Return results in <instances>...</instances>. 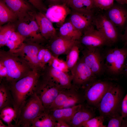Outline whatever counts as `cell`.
I'll use <instances>...</instances> for the list:
<instances>
[{
	"label": "cell",
	"mask_w": 127,
	"mask_h": 127,
	"mask_svg": "<svg viewBox=\"0 0 127 127\" xmlns=\"http://www.w3.org/2000/svg\"><path fill=\"white\" fill-rule=\"evenodd\" d=\"M40 74L35 70L13 83L9 87L13 106L18 112L28 97L33 92Z\"/></svg>",
	"instance_id": "6da1fadb"
},
{
	"label": "cell",
	"mask_w": 127,
	"mask_h": 127,
	"mask_svg": "<svg viewBox=\"0 0 127 127\" xmlns=\"http://www.w3.org/2000/svg\"><path fill=\"white\" fill-rule=\"evenodd\" d=\"M124 96L120 87L113 83L97 107L100 115L105 118L121 115V103Z\"/></svg>",
	"instance_id": "7a4b0ae2"
},
{
	"label": "cell",
	"mask_w": 127,
	"mask_h": 127,
	"mask_svg": "<svg viewBox=\"0 0 127 127\" xmlns=\"http://www.w3.org/2000/svg\"><path fill=\"white\" fill-rule=\"evenodd\" d=\"M104 73L112 76L123 74L126 67L127 48L126 46L121 48H108L103 51Z\"/></svg>",
	"instance_id": "3957f363"
},
{
	"label": "cell",
	"mask_w": 127,
	"mask_h": 127,
	"mask_svg": "<svg viewBox=\"0 0 127 127\" xmlns=\"http://www.w3.org/2000/svg\"><path fill=\"white\" fill-rule=\"evenodd\" d=\"M45 109L40 99L33 92L20 109L16 127H31L35 119Z\"/></svg>",
	"instance_id": "277c9868"
},
{
	"label": "cell",
	"mask_w": 127,
	"mask_h": 127,
	"mask_svg": "<svg viewBox=\"0 0 127 127\" xmlns=\"http://www.w3.org/2000/svg\"><path fill=\"white\" fill-rule=\"evenodd\" d=\"M73 86L62 89L52 103L47 109L49 110L72 107L83 104L85 101L83 92Z\"/></svg>",
	"instance_id": "5b68a950"
},
{
	"label": "cell",
	"mask_w": 127,
	"mask_h": 127,
	"mask_svg": "<svg viewBox=\"0 0 127 127\" xmlns=\"http://www.w3.org/2000/svg\"><path fill=\"white\" fill-rule=\"evenodd\" d=\"M42 80L39 79L34 92L41 101L45 109H48L58 94L61 89L51 79L43 75Z\"/></svg>",
	"instance_id": "8992f818"
},
{
	"label": "cell",
	"mask_w": 127,
	"mask_h": 127,
	"mask_svg": "<svg viewBox=\"0 0 127 127\" xmlns=\"http://www.w3.org/2000/svg\"><path fill=\"white\" fill-rule=\"evenodd\" d=\"M72 86L83 90L87 85L97 79V76L81 58L70 70Z\"/></svg>",
	"instance_id": "52a82bcc"
},
{
	"label": "cell",
	"mask_w": 127,
	"mask_h": 127,
	"mask_svg": "<svg viewBox=\"0 0 127 127\" xmlns=\"http://www.w3.org/2000/svg\"><path fill=\"white\" fill-rule=\"evenodd\" d=\"M112 83L107 81L97 79L86 86L83 91L87 104L92 107H97Z\"/></svg>",
	"instance_id": "ba28073f"
},
{
	"label": "cell",
	"mask_w": 127,
	"mask_h": 127,
	"mask_svg": "<svg viewBox=\"0 0 127 127\" xmlns=\"http://www.w3.org/2000/svg\"><path fill=\"white\" fill-rule=\"evenodd\" d=\"M94 24L95 29L105 38L110 47L118 41L120 36L117 27L105 14L98 11L95 16Z\"/></svg>",
	"instance_id": "9c48e42d"
},
{
	"label": "cell",
	"mask_w": 127,
	"mask_h": 127,
	"mask_svg": "<svg viewBox=\"0 0 127 127\" xmlns=\"http://www.w3.org/2000/svg\"><path fill=\"white\" fill-rule=\"evenodd\" d=\"M103 48H82L81 57L97 76L104 73V58Z\"/></svg>",
	"instance_id": "30bf717a"
},
{
	"label": "cell",
	"mask_w": 127,
	"mask_h": 127,
	"mask_svg": "<svg viewBox=\"0 0 127 127\" xmlns=\"http://www.w3.org/2000/svg\"><path fill=\"white\" fill-rule=\"evenodd\" d=\"M16 15L18 21L26 22L34 18L35 9L26 0H2Z\"/></svg>",
	"instance_id": "8fae6325"
},
{
	"label": "cell",
	"mask_w": 127,
	"mask_h": 127,
	"mask_svg": "<svg viewBox=\"0 0 127 127\" xmlns=\"http://www.w3.org/2000/svg\"><path fill=\"white\" fill-rule=\"evenodd\" d=\"M69 21L77 29L84 32L95 28L94 21L97 11L86 12L72 10Z\"/></svg>",
	"instance_id": "7c38bea8"
},
{
	"label": "cell",
	"mask_w": 127,
	"mask_h": 127,
	"mask_svg": "<svg viewBox=\"0 0 127 127\" xmlns=\"http://www.w3.org/2000/svg\"><path fill=\"white\" fill-rule=\"evenodd\" d=\"M82 48H103L110 47L103 35L95 28L83 33L79 41Z\"/></svg>",
	"instance_id": "4fadbf2b"
},
{
	"label": "cell",
	"mask_w": 127,
	"mask_h": 127,
	"mask_svg": "<svg viewBox=\"0 0 127 127\" xmlns=\"http://www.w3.org/2000/svg\"><path fill=\"white\" fill-rule=\"evenodd\" d=\"M44 69L45 71L43 75L51 79L61 89L69 88L72 87L71 74L57 70L48 65Z\"/></svg>",
	"instance_id": "5bb4252c"
},
{
	"label": "cell",
	"mask_w": 127,
	"mask_h": 127,
	"mask_svg": "<svg viewBox=\"0 0 127 127\" xmlns=\"http://www.w3.org/2000/svg\"><path fill=\"white\" fill-rule=\"evenodd\" d=\"M71 11L68 6L64 3L49 6L44 14L52 23L61 25L64 23L66 18L70 14Z\"/></svg>",
	"instance_id": "9a60e30c"
},
{
	"label": "cell",
	"mask_w": 127,
	"mask_h": 127,
	"mask_svg": "<svg viewBox=\"0 0 127 127\" xmlns=\"http://www.w3.org/2000/svg\"><path fill=\"white\" fill-rule=\"evenodd\" d=\"M34 18L40 33L44 39L49 41L57 35L56 30L52 23L46 17L44 13L36 12Z\"/></svg>",
	"instance_id": "2e32d148"
},
{
	"label": "cell",
	"mask_w": 127,
	"mask_h": 127,
	"mask_svg": "<svg viewBox=\"0 0 127 127\" xmlns=\"http://www.w3.org/2000/svg\"><path fill=\"white\" fill-rule=\"evenodd\" d=\"M69 40L58 35L49 41L47 47L54 56L58 57L66 54L71 48L78 41Z\"/></svg>",
	"instance_id": "e0dca14e"
},
{
	"label": "cell",
	"mask_w": 127,
	"mask_h": 127,
	"mask_svg": "<svg viewBox=\"0 0 127 127\" xmlns=\"http://www.w3.org/2000/svg\"><path fill=\"white\" fill-rule=\"evenodd\" d=\"M0 61L6 69V77L8 79L17 81L27 75L25 74L24 67L13 59L2 56Z\"/></svg>",
	"instance_id": "ac0fdd59"
},
{
	"label": "cell",
	"mask_w": 127,
	"mask_h": 127,
	"mask_svg": "<svg viewBox=\"0 0 127 127\" xmlns=\"http://www.w3.org/2000/svg\"><path fill=\"white\" fill-rule=\"evenodd\" d=\"M92 107L87 104H83L71 119L69 124L71 127H82L85 122L95 116V111Z\"/></svg>",
	"instance_id": "d6986e66"
},
{
	"label": "cell",
	"mask_w": 127,
	"mask_h": 127,
	"mask_svg": "<svg viewBox=\"0 0 127 127\" xmlns=\"http://www.w3.org/2000/svg\"><path fill=\"white\" fill-rule=\"evenodd\" d=\"M107 11L106 15L116 27L122 28L124 26L127 19L125 9L121 6L113 4Z\"/></svg>",
	"instance_id": "ffe728a7"
},
{
	"label": "cell",
	"mask_w": 127,
	"mask_h": 127,
	"mask_svg": "<svg viewBox=\"0 0 127 127\" xmlns=\"http://www.w3.org/2000/svg\"><path fill=\"white\" fill-rule=\"evenodd\" d=\"M82 104L68 107L49 110L50 114L55 120H62L69 125L72 118L80 108Z\"/></svg>",
	"instance_id": "44dd1931"
},
{
	"label": "cell",
	"mask_w": 127,
	"mask_h": 127,
	"mask_svg": "<svg viewBox=\"0 0 127 127\" xmlns=\"http://www.w3.org/2000/svg\"><path fill=\"white\" fill-rule=\"evenodd\" d=\"M57 35L68 39L79 41L83 33L76 28L69 21L64 23L61 25Z\"/></svg>",
	"instance_id": "7402d4cb"
},
{
	"label": "cell",
	"mask_w": 127,
	"mask_h": 127,
	"mask_svg": "<svg viewBox=\"0 0 127 127\" xmlns=\"http://www.w3.org/2000/svg\"><path fill=\"white\" fill-rule=\"evenodd\" d=\"M40 47L36 43L23 46V51L26 57L34 68L35 70L38 71L40 68L37 58V55Z\"/></svg>",
	"instance_id": "603a6c76"
},
{
	"label": "cell",
	"mask_w": 127,
	"mask_h": 127,
	"mask_svg": "<svg viewBox=\"0 0 127 127\" xmlns=\"http://www.w3.org/2000/svg\"><path fill=\"white\" fill-rule=\"evenodd\" d=\"M67 5L72 10L81 12L95 11L98 10L93 0H71Z\"/></svg>",
	"instance_id": "cb8c5ba5"
},
{
	"label": "cell",
	"mask_w": 127,
	"mask_h": 127,
	"mask_svg": "<svg viewBox=\"0 0 127 127\" xmlns=\"http://www.w3.org/2000/svg\"><path fill=\"white\" fill-rule=\"evenodd\" d=\"M18 116V112L12 106H7L0 111V118L8 127H15L13 124V122L17 127Z\"/></svg>",
	"instance_id": "d4e9b609"
},
{
	"label": "cell",
	"mask_w": 127,
	"mask_h": 127,
	"mask_svg": "<svg viewBox=\"0 0 127 127\" xmlns=\"http://www.w3.org/2000/svg\"><path fill=\"white\" fill-rule=\"evenodd\" d=\"M55 121L49 110L45 109L35 119L31 127H55Z\"/></svg>",
	"instance_id": "484cf974"
},
{
	"label": "cell",
	"mask_w": 127,
	"mask_h": 127,
	"mask_svg": "<svg viewBox=\"0 0 127 127\" xmlns=\"http://www.w3.org/2000/svg\"><path fill=\"white\" fill-rule=\"evenodd\" d=\"M82 48L81 46L78 41L66 54L65 61L70 71L75 66L79 60V53Z\"/></svg>",
	"instance_id": "4316f807"
},
{
	"label": "cell",
	"mask_w": 127,
	"mask_h": 127,
	"mask_svg": "<svg viewBox=\"0 0 127 127\" xmlns=\"http://www.w3.org/2000/svg\"><path fill=\"white\" fill-rule=\"evenodd\" d=\"M17 20L16 15L3 1L0 0V24L2 25L8 23H13Z\"/></svg>",
	"instance_id": "83f0119b"
},
{
	"label": "cell",
	"mask_w": 127,
	"mask_h": 127,
	"mask_svg": "<svg viewBox=\"0 0 127 127\" xmlns=\"http://www.w3.org/2000/svg\"><path fill=\"white\" fill-rule=\"evenodd\" d=\"M0 85V111L3 108L7 106H13L12 98L9 87Z\"/></svg>",
	"instance_id": "f1b7e54d"
},
{
	"label": "cell",
	"mask_w": 127,
	"mask_h": 127,
	"mask_svg": "<svg viewBox=\"0 0 127 127\" xmlns=\"http://www.w3.org/2000/svg\"><path fill=\"white\" fill-rule=\"evenodd\" d=\"M15 25L9 22L2 25L0 29V47L5 45L11 33L15 31Z\"/></svg>",
	"instance_id": "f546056e"
},
{
	"label": "cell",
	"mask_w": 127,
	"mask_h": 127,
	"mask_svg": "<svg viewBox=\"0 0 127 127\" xmlns=\"http://www.w3.org/2000/svg\"><path fill=\"white\" fill-rule=\"evenodd\" d=\"M48 65L57 70L68 73L70 70L65 61L53 56Z\"/></svg>",
	"instance_id": "4dcf8cb0"
},
{
	"label": "cell",
	"mask_w": 127,
	"mask_h": 127,
	"mask_svg": "<svg viewBox=\"0 0 127 127\" xmlns=\"http://www.w3.org/2000/svg\"><path fill=\"white\" fill-rule=\"evenodd\" d=\"M28 24L32 35V38L35 42H39L44 39L41 35L38 24L35 18L30 21Z\"/></svg>",
	"instance_id": "1f68e13d"
},
{
	"label": "cell",
	"mask_w": 127,
	"mask_h": 127,
	"mask_svg": "<svg viewBox=\"0 0 127 127\" xmlns=\"http://www.w3.org/2000/svg\"><path fill=\"white\" fill-rule=\"evenodd\" d=\"M104 117L103 116H95L85 122L83 125V127H106L104 124Z\"/></svg>",
	"instance_id": "d6a6232c"
},
{
	"label": "cell",
	"mask_w": 127,
	"mask_h": 127,
	"mask_svg": "<svg viewBox=\"0 0 127 127\" xmlns=\"http://www.w3.org/2000/svg\"><path fill=\"white\" fill-rule=\"evenodd\" d=\"M115 0H93L96 8L98 10L107 11L114 4Z\"/></svg>",
	"instance_id": "836d02e7"
},
{
	"label": "cell",
	"mask_w": 127,
	"mask_h": 127,
	"mask_svg": "<svg viewBox=\"0 0 127 127\" xmlns=\"http://www.w3.org/2000/svg\"><path fill=\"white\" fill-rule=\"evenodd\" d=\"M18 22L17 25L18 32L25 37L30 36L32 38V33L28 24L25 22Z\"/></svg>",
	"instance_id": "e575fe53"
},
{
	"label": "cell",
	"mask_w": 127,
	"mask_h": 127,
	"mask_svg": "<svg viewBox=\"0 0 127 127\" xmlns=\"http://www.w3.org/2000/svg\"><path fill=\"white\" fill-rule=\"evenodd\" d=\"M39 12L45 13L47 8L43 0H26Z\"/></svg>",
	"instance_id": "d590c367"
},
{
	"label": "cell",
	"mask_w": 127,
	"mask_h": 127,
	"mask_svg": "<svg viewBox=\"0 0 127 127\" xmlns=\"http://www.w3.org/2000/svg\"><path fill=\"white\" fill-rule=\"evenodd\" d=\"M107 127H121L123 118L119 115L109 118Z\"/></svg>",
	"instance_id": "8d00e7d4"
},
{
	"label": "cell",
	"mask_w": 127,
	"mask_h": 127,
	"mask_svg": "<svg viewBox=\"0 0 127 127\" xmlns=\"http://www.w3.org/2000/svg\"><path fill=\"white\" fill-rule=\"evenodd\" d=\"M25 38L18 32L14 31L11 33L8 39L14 41L20 45L22 44Z\"/></svg>",
	"instance_id": "74e56055"
},
{
	"label": "cell",
	"mask_w": 127,
	"mask_h": 127,
	"mask_svg": "<svg viewBox=\"0 0 127 127\" xmlns=\"http://www.w3.org/2000/svg\"><path fill=\"white\" fill-rule=\"evenodd\" d=\"M121 115L123 118L127 116V94L124 96L121 105Z\"/></svg>",
	"instance_id": "f35d334b"
},
{
	"label": "cell",
	"mask_w": 127,
	"mask_h": 127,
	"mask_svg": "<svg viewBox=\"0 0 127 127\" xmlns=\"http://www.w3.org/2000/svg\"><path fill=\"white\" fill-rule=\"evenodd\" d=\"M53 56L48 47L46 48L43 59V64L44 68L46 64L50 61Z\"/></svg>",
	"instance_id": "ab89813d"
},
{
	"label": "cell",
	"mask_w": 127,
	"mask_h": 127,
	"mask_svg": "<svg viewBox=\"0 0 127 127\" xmlns=\"http://www.w3.org/2000/svg\"><path fill=\"white\" fill-rule=\"evenodd\" d=\"M46 48L40 47L37 55V58L40 68L44 69L43 64V59Z\"/></svg>",
	"instance_id": "60d3db41"
},
{
	"label": "cell",
	"mask_w": 127,
	"mask_h": 127,
	"mask_svg": "<svg viewBox=\"0 0 127 127\" xmlns=\"http://www.w3.org/2000/svg\"><path fill=\"white\" fill-rule=\"evenodd\" d=\"M5 45L8 47L11 50H14L17 48L19 46V45L14 41L8 39Z\"/></svg>",
	"instance_id": "b9f144b4"
},
{
	"label": "cell",
	"mask_w": 127,
	"mask_h": 127,
	"mask_svg": "<svg viewBox=\"0 0 127 127\" xmlns=\"http://www.w3.org/2000/svg\"><path fill=\"white\" fill-rule=\"evenodd\" d=\"M55 121V127H71L69 124L63 121L59 120Z\"/></svg>",
	"instance_id": "7bdbcfd3"
},
{
	"label": "cell",
	"mask_w": 127,
	"mask_h": 127,
	"mask_svg": "<svg viewBox=\"0 0 127 127\" xmlns=\"http://www.w3.org/2000/svg\"><path fill=\"white\" fill-rule=\"evenodd\" d=\"M7 75L6 69L0 61V77H6Z\"/></svg>",
	"instance_id": "ee69618b"
},
{
	"label": "cell",
	"mask_w": 127,
	"mask_h": 127,
	"mask_svg": "<svg viewBox=\"0 0 127 127\" xmlns=\"http://www.w3.org/2000/svg\"><path fill=\"white\" fill-rule=\"evenodd\" d=\"M49 6L64 3V0H46Z\"/></svg>",
	"instance_id": "f6af8a7d"
},
{
	"label": "cell",
	"mask_w": 127,
	"mask_h": 127,
	"mask_svg": "<svg viewBox=\"0 0 127 127\" xmlns=\"http://www.w3.org/2000/svg\"><path fill=\"white\" fill-rule=\"evenodd\" d=\"M117 3L121 4H127V0H115Z\"/></svg>",
	"instance_id": "bcb514c9"
},
{
	"label": "cell",
	"mask_w": 127,
	"mask_h": 127,
	"mask_svg": "<svg viewBox=\"0 0 127 127\" xmlns=\"http://www.w3.org/2000/svg\"><path fill=\"white\" fill-rule=\"evenodd\" d=\"M8 126L5 124L3 122V121L0 118V127H7Z\"/></svg>",
	"instance_id": "7dc6e473"
},
{
	"label": "cell",
	"mask_w": 127,
	"mask_h": 127,
	"mask_svg": "<svg viewBox=\"0 0 127 127\" xmlns=\"http://www.w3.org/2000/svg\"><path fill=\"white\" fill-rule=\"evenodd\" d=\"M71 0H64V3L66 4Z\"/></svg>",
	"instance_id": "c3c4849f"
},
{
	"label": "cell",
	"mask_w": 127,
	"mask_h": 127,
	"mask_svg": "<svg viewBox=\"0 0 127 127\" xmlns=\"http://www.w3.org/2000/svg\"><path fill=\"white\" fill-rule=\"evenodd\" d=\"M2 26V25H1L0 24V28H1V26Z\"/></svg>",
	"instance_id": "681fc988"
},
{
	"label": "cell",
	"mask_w": 127,
	"mask_h": 127,
	"mask_svg": "<svg viewBox=\"0 0 127 127\" xmlns=\"http://www.w3.org/2000/svg\"><path fill=\"white\" fill-rule=\"evenodd\" d=\"M1 81H0V84H1Z\"/></svg>",
	"instance_id": "f907efd6"
},
{
	"label": "cell",
	"mask_w": 127,
	"mask_h": 127,
	"mask_svg": "<svg viewBox=\"0 0 127 127\" xmlns=\"http://www.w3.org/2000/svg\"></svg>",
	"instance_id": "816d5d0a"
}]
</instances>
